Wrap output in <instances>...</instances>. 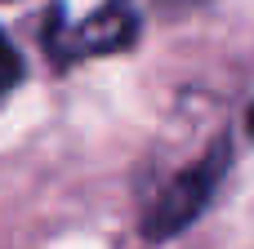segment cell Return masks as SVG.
<instances>
[{
	"label": "cell",
	"instance_id": "4",
	"mask_svg": "<svg viewBox=\"0 0 254 249\" xmlns=\"http://www.w3.org/2000/svg\"><path fill=\"white\" fill-rule=\"evenodd\" d=\"M246 129H250V138H254V107H250V116H246Z\"/></svg>",
	"mask_w": 254,
	"mask_h": 249
},
{
	"label": "cell",
	"instance_id": "1",
	"mask_svg": "<svg viewBox=\"0 0 254 249\" xmlns=\"http://www.w3.org/2000/svg\"><path fill=\"white\" fill-rule=\"evenodd\" d=\"M228 165H232L228 143H214L196 165H188V169L147 205V214H143V236H147V241H170V236H179L183 227H192V223L205 214V205L214 200L219 183L228 178Z\"/></svg>",
	"mask_w": 254,
	"mask_h": 249
},
{
	"label": "cell",
	"instance_id": "2",
	"mask_svg": "<svg viewBox=\"0 0 254 249\" xmlns=\"http://www.w3.org/2000/svg\"><path fill=\"white\" fill-rule=\"evenodd\" d=\"M134 40V13L125 4H107L103 13H94L89 22H80L67 45H63V58H80V53H107V49H121Z\"/></svg>",
	"mask_w": 254,
	"mask_h": 249
},
{
	"label": "cell",
	"instance_id": "3",
	"mask_svg": "<svg viewBox=\"0 0 254 249\" xmlns=\"http://www.w3.org/2000/svg\"><path fill=\"white\" fill-rule=\"evenodd\" d=\"M22 80V58H18V49H13V40L0 31V94H9L13 85Z\"/></svg>",
	"mask_w": 254,
	"mask_h": 249
}]
</instances>
